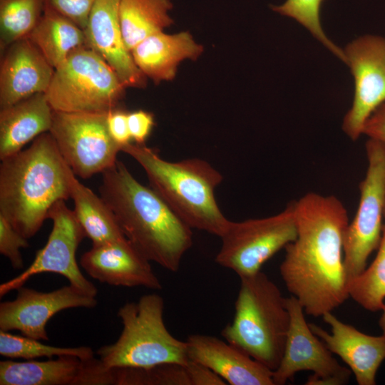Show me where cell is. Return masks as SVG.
Segmentation results:
<instances>
[{"label": "cell", "instance_id": "cell-1", "mask_svg": "<svg viewBox=\"0 0 385 385\" xmlns=\"http://www.w3.org/2000/svg\"><path fill=\"white\" fill-rule=\"evenodd\" d=\"M294 205L297 237L284 247L279 273L304 312L322 317L349 297L344 266L348 213L337 197L316 192Z\"/></svg>", "mask_w": 385, "mask_h": 385}, {"label": "cell", "instance_id": "cell-2", "mask_svg": "<svg viewBox=\"0 0 385 385\" xmlns=\"http://www.w3.org/2000/svg\"><path fill=\"white\" fill-rule=\"evenodd\" d=\"M100 196L125 237L150 262L175 272L192 245L188 227L151 188L140 183L118 160L102 173Z\"/></svg>", "mask_w": 385, "mask_h": 385}, {"label": "cell", "instance_id": "cell-3", "mask_svg": "<svg viewBox=\"0 0 385 385\" xmlns=\"http://www.w3.org/2000/svg\"><path fill=\"white\" fill-rule=\"evenodd\" d=\"M1 161L0 215L29 239L54 203L70 198L66 163L49 132Z\"/></svg>", "mask_w": 385, "mask_h": 385}, {"label": "cell", "instance_id": "cell-4", "mask_svg": "<svg viewBox=\"0 0 385 385\" xmlns=\"http://www.w3.org/2000/svg\"><path fill=\"white\" fill-rule=\"evenodd\" d=\"M121 151L138 162L150 187L188 227L219 237L225 234L230 220L221 212L215 196L222 176L210 164L200 158L167 161L145 144L131 143Z\"/></svg>", "mask_w": 385, "mask_h": 385}, {"label": "cell", "instance_id": "cell-5", "mask_svg": "<svg viewBox=\"0 0 385 385\" xmlns=\"http://www.w3.org/2000/svg\"><path fill=\"white\" fill-rule=\"evenodd\" d=\"M240 279L235 316L221 334L274 371L282 358L289 327L286 297L262 271Z\"/></svg>", "mask_w": 385, "mask_h": 385}, {"label": "cell", "instance_id": "cell-6", "mask_svg": "<svg viewBox=\"0 0 385 385\" xmlns=\"http://www.w3.org/2000/svg\"><path fill=\"white\" fill-rule=\"evenodd\" d=\"M165 302L156 294L143 295L118 311L123 329L113 344L97 351L108 368H148L165 363L185 365L189 361L186 342L173 337L164 322Z\"/></svg>", "mask_w": 385, "mask_h": 385}, {"label": "cell", "instance_id": "cell-7", "mask_svg": "<svg viewBox=\"0 0 385 385\" xmlns=\"http://www.w3.org/2000/svg\"><path fill=\"white\" fill-rule=\"evenodd\" d=\"M125 89L109 64L85 46L54 69L45 95L53 111L108 113L119 107Z\"/></svg>", "mask_w": 385, "mask_h": 385}, {"label": "cell", "instance_id": "cell-8", "mask_svg": "<svg viewBox=\"0 0 385 385\" xmlns=\"http://www.w3.org/2000/svg\"><path fill=\"white\" fill-rule=\"evenodd\" d=\"M365 148L367 170L359 185L357 210L344 237V266L348 283L366 268L369 255L379 245L385 219V143L369 138Z\"/></svg>", "mask_w": 385, "mask_h": 385}, {"label": "cell", "instance_id": "cell-9", "mask_svg": "<svg viewBox=\"0 0 385 385\" xmlns=\"http://www.w3.org/2000/svg\"><path fill=\"white\" fill-rule=\"evenodd\" d=\"M294 202L281 212L265 218L230 221L220 237L221 247L215 257L220 266L239 277L261 271L262 266L297 237Z\"/></svg>", "mask_w": 385, "mask_h": 385}, {"label": "cell", "instance_id": "cell-10", "mask_svg": "<svg viewBox=\"0 0 385 385\" xmlns=\"http://www.w3.org/2000/svg\"><path fill=\"white\" fill-rule=\"evenodd\" d=\"M108 113L53 111L49 133L66 163L81 178L103 173L118 161L121 147L108 132Z\"/></svg>", "mask_w": 385, "mask_h": 385}, {"label": "cell", "instance_id": "cell-11", "mask_svg": "<svg viewBox=\"0 0 385 385\" xmlns=\"http://www.w3.org/2000/svg\"><path fill=\"white\" fill-rule=\"evenodd\" d=\"M290 322L281 361L273 371L274 385H283L295 374L310 371L306 384L343 385L348 383L351 370L342 366L306 322L304 308L291 295L286 297Z\"/></svg>", "mask_w": 385, "mask_h": 385}, {"label": "cell", "instance_id": "cell-12", "mask_svg": "<svg viewBox=\"0 0 385 385\" xmlns=\"http://www.w3.org/2000/svg\"><path fill=\"white\" fill-rule=\"evenodd\" d=\"M65 201L58 200L51 207L48 219L52 220L53 227L46 245L36 252L27 269L0 284L1 297L24 286L34 275L45 272L63 275L71 284L96 297L97 288L84 277L76 259L78 247L86 236L73 210L68 207Z\"/></svg>", "mask_w": 385, "mask_h": 385}, {"label": "cell", "instance_id": "cell-13", "mask_svg": "<svg viewBox=\"0 0 385 385\" xmlns=\"http://www.w3.org/2000/svg\"><path fill=\"white\" fill-rule=\"evenodd\" d=\"M344 51L354 80V95L342 129L356 140L363 134L370 115L385 103V38L361 36L349 43Z\"/></svg>", "mask_w": 385, "mask_h": 385}, {"label": "cell", "instance_id": "cell-14", "mask_svg": "<svg viewBox=\"0 0 385 385\" xmlns=\"http://www.w3.org/2000/svg\"><path fill=\"white\" fill-rule=\"evenodd\" d=\"M16 290L15 299L0 304V329L19 331L38 340L49 339L46 326L58 312L78 307L93 309L98 302L96 297L71 284L48 292L24 286Z\"/></svg>", "mask_w": 385, "mask_h": 385}, {"label": "cell", "instance_id": "cell-15", "mask_svg": "<svg viewBox=\"0 0 385 385\" xmlns=\"http://www.w3.org/2000/svg\"><path fill=\"white\" fill-rule=\"evenodd\" d=\"M150 262L127 238L93 245L80 259L82 268L101 282L117 287L161 289L162 284Z\"/></svg>", "mask_w": 385, "mask_h": 385}, {"label": "cell", "instance_id": "cell-16", "mask_svg": "<svg viewBox=\"0 0 385 385\" xmlns=\"http://www.w3.org/2000/svg\"><path fill=\"white\" fill-rule=\"evenodd\" d=\"M322 318L330 326L331 332L309 323L312 331L349 367L359 385H375L376 373L385 360V335L364 334L339 320L332 312Z\"/></svg>", "mask_w": 385, "mask_h": 385}, {"label": "cell", "instance_id": "cell-17", "mask_svg": "<svg viewBox=\"0 0 385 385\" xmlns=\"http://www.w3.org/2000/svg\"><path fill=\"white\" fill-rule=\"evenodd\" d=\"M121 0H96L84 30L87 46L114 70L126 88H145L146 76L136 66L121 32Z\"/></svg>", "mask_w": 385, "mask_h": 385}, {"label": "cell", "instance_id": "cell-18", "mask_svg": "<svg viewBox=\"0 0 385 385\" xmlns=\"http://www.w3.org/2000/svg\"><path fill=\"white\" fill-rule=\"evenodd\" d=\"M54 68L28 38L14 41L1 51L0 108L45 93Z\"/></svg>", "mask_w": 385, "mask_h": 385}, {"label": "cell", "instance_id": "cell-19", "mask_svg": "<svg viewBox=\"0 0 385 385\" xmlns=\"http://www.w3.org/2000/svg\"><path fill=\"white\" fill-rule=\"evenodd\" d=\"M185 342L189 359L207 366L227 384L274 385L272 371L226 340L195 334Z\"/></svg>", "mask_w": 385, "mask_h": 385}, {"label": "cell", "instance_id": "cell-20", "mask_svg": "<svg viewBox=\"0 0 385 385\" xmlns=\"http://www.w3.org/2000/svg\"><path fill=\"white\" fill-rule=\"evenodd\" d=\"M203 47L188 31L168 34L160 31L137 44L130 51L138 69L155 84L173 80L179 64L187 59L196 60Z\"/></svg>", "mask_w": 385, "mask_h": 385}, {"label": "cell", "instance_id": "cell-21", "mask_svg": "<svg viewBox=\"0 0 385 385\" xmlns=\"http://www.w3.org/2000/svg\"><path fill=\"white\" fill-rule=\"evenodd\" d=\"M53 113L45 93L0 108V160L17 153L26 144L49 132Z\"/></svg>", "mask_w": 385, "mask_h": 385}, {"label": "cell", "instance_id": "cell-22", "mask_svg": "<svg viewBox=\"0 0 385 385\" xmlns=\"http://www.w3.org/2000/svg\"><path fill=\"white\" fill-rule=\"evenodd\" d=\"M87 360L60 356L46 361H0V385H83Z\"/></svg>", "mask_w": 385, "mask_h": 385}, {"label": "cell", "instance_id": "cell-23", "mask_svg": "<svg viewBox=\"0 0 385 385\" xmlns=\"http://www.w3.org/2000/svg\"><path fill=\"white\" fill-rule=\"evenodd\" d=\"M70 198L73 200L75 215L93 245L126 238L115 215L103 198L82 184L66 164Z\"/></svg>", "mask_w": 385, "mask_h": 385}, {"label": "cell", "instance_id": "cell-24", "mask_svg": "<svg viewBox=\"0 0 385 385\" xmlns=\"http://www.w3.org/2000/svg\"><path fill=\"white\" fill-rule=\"evenodd\" d=\"M26 38L54 69L73 51L87 46L83 29L46 6L38 23Z\"/></svg>", "mask_w": 385, "mask_h": 385}, {"label": "cell", "instance_id": "cell-25", "mask_svg": "<svg viewBox=\"0 0 385 385\" xmlns=\"http://www.w3.org/2000/svg\"><path fill=\"white\" fill-rule=\"evenodd\" d=\"M171 0H121L120 22L125 46L130 52L148 36L170 27Z\"/></svg>", "mask_w": 385, "mask_h": 385}, {"label": "cell", "instance_id": "cell-26", "mask_svg": "<svg viewBox=\"0 0 385 385\" xmlns=\"http://www.w3.org/2000/svg\"><path fill=\"white\" fill-rule=\"evenodd\" d=\"M45 0H0V51L26 38L38 23Z\"/></svg>", "mask_w": 385, "mask_h": 385}, {"label": "cell", "instance_id": "cell-27", "mask_svg": "<svg viewBox=\"0 0 385 385\" xmlns=\"http://www.w3.org/2000/svg\"><path fill=\"white\" fill-rule=\"evenodd\" d=\"M349 296L364 309L381 310L385 299V222L371 264L348 283Z\"/></svg>", "mask_w": 385, "mask_h": 385}, {"label": "cell", "instance_id": "cell-28", "mask_svg": "<svg viewBox=\"0 0 385 385\" xmlns=\"http://www.w3.org/2000/svg\"><path fill=\"white\" fill-rule=\"evenodd\" d=\"M0 354L8 359L34 360L39 357L52 358L60 356H73L82 360L94 357L91 347H57L47 345L38 339L12 334L0 329Z\"/></svg>", "mask_w": 385, "mask_h": 385}, {"label": "cell", "instance_id": "cell-29", "mask_svg": "<svg viewBox=\"0 0 385 385\" xmlns=\"http://www.w3.org/2000/svg\"><path fill=\"white\" fill-rule=\"evenodd\" d=\"M324 0H286L273 11L294 19L304 26L327 49L346 64L344 51L335 45L325 34L320 22V9Z\"/></svg>", "mask_w": 385, "mask_h": 385}, {"label": "cell", "instance_id": "cell-30", "mask_svg": "<svg viewBox=\"0 0 385 385\" xmlns=\"http://www.w3.org/2000/svg\"><path fill=\"white\" fill-rule=\"evenodd\" d=\"M125 385H191L186 364L165 363L148 368L126 367Z\"/></svg>", "mask_w": 385, "mask_h": 385}, {"label": "cell", "instance_id": "cell-31", "mask_svg": "<svg viewBox=\"0 0 385 385\" xmlns=\"http://www.w3.org/2000/svg\"><path fill=\"white\" fill-rule=\"evenodd\" d=\"M28 246V239L0 215V253L10 261L14 269L23 268L24 262L20 250Z\"/></svg>", "mask_w": 385, "mask_h": 385}, {"label": "cell", "instance_id": "cell-32", "mask_svg": "<svg viewBox=\"0 0 385 385\" xmlns=\"http://www.w3.org/2000/svg\"><path fill=\"white\" fill-rule=\"evenodd\" d=\"M96 0H45L46 6L71 20L85 30Z\"/></svg>", "mask_w": 385, "mask_h": 385}, {"label": "cell", "instance_id": "cell-33", "mask_svg": "<svg viewBox=\"0 0 385 385\" xmlns=\"http://www.w3.org/2000/svg\"><path fill=\"white\" fill-rule=\"evenodd\" d=\"M125 110L118 107L110 111L107 115V125L108 132L113 140L122 147L131 143L128 115Z\"/></svg>", "mask_w": 385, "mask_h": 385}, {"label": "cell", "instance_id": "cell-34", "mask_svg": "<svg viewBox=\"0 0 385 385\" xmlns=\"http://www.w3.org/2000/svg\"><path fill=\"white\" fill-rule=\"evenodd\" d=\"M128 122L132 140L136 144H145L155 125L153 113L143 110L130 112Z\"/></svg>", "mask_w": 385, "mask_h": 385}, {"label": "cell", "instance_id": "cell-35", "mask_svg": "<svg viewBox=\"0 0 385 385\" xmlns=\"http://www.w3.org/2000/svg\"><path fill=\"white\" fill-rule=\"evenodd\" d=\"M191 385H225L227 383L220 376L207 366L189 360L186 364Z\"/></svg>", "mask_w": 385, "mask_h": 385}, {"label": "cell", "instance_id": "cell-36", "mask_svg": "<svg viewBox=\"0 0 385 385\" xmlns=\"http://www.w3.org/2000/svg\"><path fill=\"white\" fill-rule=\"evenodd\" d=\"M363 134L385 143V103L380 106L366 121Z\"/></svg>", "mask_w": 385, "mask_h": 385}, {"label": "cell", "instance_id": "cell-37", "mask_svg": "<svg viewBox=\"0 0 385 385\" xmlns=\"http://www.w3.org/2000/svg\"><path fill=\"white\" fill-rule=\"evenodd\" d=\"M381 310H382V314L379 319V324L382 330L383 334L385 335V303Z\"/></svg>", "mask_w": 385, "mask_h": 385}, {"label": "cell", "instance_id": "cell-38", "mask_svg": "<svg viewBox=\"0 0 385 385\" xmlns=\"http://www.w3.org/2000/svg\"><path fill=\"white\" fill-rule=\"evenodd\" d=\"M384 218H385V205H384Z\"/></svg>", "mask_w": 385, "mask_h": 385}]
</instances>
